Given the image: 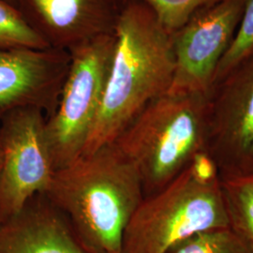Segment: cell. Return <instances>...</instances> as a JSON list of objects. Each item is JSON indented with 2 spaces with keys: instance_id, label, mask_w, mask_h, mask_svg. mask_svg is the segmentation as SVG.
I'll return each mask as SVG.
<instances>
[{
  "instance_id": "3957f363",
  "label": "cell",
  "mask_w": 253,
  "mask_h": 253,
  "mask_svg": "<svg viewBox=\"0 0 253 253\" xmlns=\"http://www.w3.org/2000/svg\"><path fill=\"white\" fill-rule=\"evenodd\" d=\"M210 93H165L112 144L135 167L145 197L166 188L206 152Z\"/></svg>"
},
{
  "instance_id": "277c9868",
  "label": "cell",
  "mask_w": 253,
  "mask_h": 253,
  "mask_svg": "<svg viewBox=\"0 0 253 253\" xmlns=\"http://www.w3.org/2000/svg\"><path fill=\"white\" fill-rule=\"evenodd\" d=\"M229 227L217 168L207 152L163 190L145 197L126 225L121 253H167L205 231Z\"/></svg>"
},
{
  "instance_id": "5b68a950",
  "label": "cell",
  "mask_w": 253,
  "mask_h": 253,
  "mask_svg": "<svg viewBox=\"0 0 253 253\" xmlns=\"http://www.w3.org/2000/svg\"><path fill=\"white\" fill-rule=\"evenodd\" d=\"M116 37H94L69 50L71 64L46 132L55 170L76 161L84 150L100 110Z\"/></svg>"
},
{
  "instance_id": "ba28073f",
  "label": "cell",
  "mask_w": 253,
  "mask_h": 253,
  "mask_svg": "<svg viewBox=\"0 0 253 253\" xmlns=\"http://www.w3.org/2000/svg\"><path fill=\"white\" fill-rule=\"evenodd\" d=\"M245 0H220L173 33L175 68L169 93H210L217 66L231 44Z\"/></svg>"
},
{
  "instance_id": "8992f818",
  "label": "cell",
  "mask_w": 253,
  "mask_h": 253,
  "mask_svg": "<svg viewBox=\"0 0 253 253\" xmlns=\"http://www.w3.org/2000/svg\"><path fill=\"white\" fill-rule=\"evenodd\" d=\"M0 223L44 194L55 172L45 114L37 108L10 112L0 121Z\"/></svg>"
},
{
  "instance_id": "52a82bcc",
  "label": "cell",
  "mask_w": 253,
  "mask_h": 253,
  "mask_svg": "<svg viewBox=\"0 0 253 253\" xmlns=\"http://www.w3.org/2000/svg\"><path fill=\"white\" fill-rule=\"evenodd\" d=\"M206 152L220 179L253 174V54L211 88Z\"/></svg>"
},
{
  "instance_id": "e0dca14e",
  "label": "cell",
  "mask_w": 253,
  "mask_h": 253,
  "mask_svg": "<svg viewBox=\"0 0 253 253\" xmlns=\"http://www.w3.org/2000/svg\"><path fill=\"white\" fill-rule=\"evenodd\" d=\"M2 161H3V158H2V147H1V143H0V170H1V167H2Z\"/></svg>"
},
{
  "instance_id": "ac0fdd59",
  "label": "cell",
  "mask_w": 253,
  "mask_h": 253,
  "mask_svg": "<svg viewBox=\"0 0 253 253\" xmlns=\"http://www.w3.org/2000/svg\"><path fill=\"white\" fill-rule=\"evenodd\" d=\"M6 1H8L11 5H14V0H6Z\"/></svg>"
},
{
  "instance_id": "6da1fadb",
  "label": "cell",
  "mask_w": 253,
  "mask_h": 253,
  "mask_svg": "<svg viewBox=\"0 0 253 253\" xmlns=\"http://www.w3.org/2000/svg\"><path fill=\"white\" fill-rule=\"evenodd\" d=\"M99 113L82 155L112 145L144 109L167 93L175 60L173 33L140 0L121 6Z\"/></svg>"
},
{
  "instance_id": "4fadbf2b",
  "label": "cell",
  "mask_w": 253,
  "mask_h": 253,
  "mask_svg": "<svg viewBox=\"0 0 253 253\" xmlns=\"http://www.w3.org/2000/svg\"><path fill=\"white\" fill-rule=\"evenodd\" d=\"M167 253H253V251L230 227H223L196 234Z\"/></svg>"
},
{
  "instance_id": "7a4b0ae2",
  "label": "cell",
  "mask_w": 253,
  "mask_h": 253,
  "mask_svg": "<svg viewBox=\"0 0 253 253\" xmlns=\"http://www.w3.org/2000/svg\"><path fill=\"white\" fill-rule=\"evenodd\" d=\"M43 195L93 253H121L126 225L145 198L135 167L114 145L56 170Z\"/></svg>"
},
{
  "instance_id": "2e32d148",
  "label": "cell",
  "mask_w": 253,
  "mask_h": 253,
  "mask_svg": "<svg viewBox=\"0 0 253 253\" xmlns=\"http://www.w3.org/2000/svg\"><path fill=\"white\" fill-rule=\"evenodd\" d=\"M121 5L126 0H119ZM153 10L167 30L171 33L180 29L200 10L220 0H140Z\"/></svg>"
},
{
  "instance_id": "5bb4252c",
  "label": "cell",
  "mask_w": 253,
  "mask_h": 253,
  "mask_svg": "<svg viewBox=\"0 0 253 253\" xmlns=\"http://www.w3.org/2000/svg\"><path fill=\"white\" fill-rule=\"evenodd\" d=\"M51 48L29 27L16 7L0 0V49Z\"/></svg>"
},
{
  "instance_id": "8fae6325",
  "label": "cell",
  "mask_w": 253,
  "mask_h": 253,
  "mask_svg": "<svg viewBox=\"0 0 253 253\" xmlns=\"http://www.w3.org/2000/svg\"><path fill=\"white\" fill-rule=\"evenodd\" d=\"M0 253H93L63 214L37 195L14 217L0 223Z\"/></svg>"
},
{
  "instance_id": "30bf717a",
  "label": "cell",
  "mask_w": 253,
  "mask_h": 253,
  "mask_svg": "<svg viewBox=\"0 0 253 253\" xmlns=\"http://www.w3.org/2000/svg\"><path fill=\"white\" fill-rule=\"evenodd\" d=\"M15 7L47 45L70 50L103 34H113L119 0H14Z\"/></svg>"
},
{
  "instance_id": "9c48e42d",
  "label": "cell",
  "mask_w": 253,
  "mask_h": 253,
  "mask_svg": "<svg viewBox=\"0 0 253 253\" xmlns=\"http://www.w3.org/2000/svg\"><path fill=\"white\" fill-rule=\"evenodd\" d=\"M70 64V52L63 49H0V121L23 108L40 109L50 118Z\"/></svg>"
},
{
  "instance_id": "7c38bea8",
  "label": "cell",
  "mask_w": 253,
  "mask_h": 253,
  "mask_svg": "<svg viewBox=\"0 0 253 253\" xmlns=\"http://www.w3.org/2000/svg\"><path fill=\"white\" fill-rule=\"evenodd\" d=\"M229 227L253 251V174L220 179Z\"/></svg>"
},
{
  "instance_id": "9a60e30c",
  "label": "cell",
  "mask_w": 253,
  "mask_h": 253,
  "mask_svg": "<svg viewBox=\"0 0 253 253\" xmlns=\"http://www.w3.org/2000/svg\"><path fill=\"white\" fill-rule=\"evenodd\" d=\"M252 54H253V0H245L244 9L236 32L217 66L213 85L221 81L238 64Z\"/></svg>"
}]
</instances>
